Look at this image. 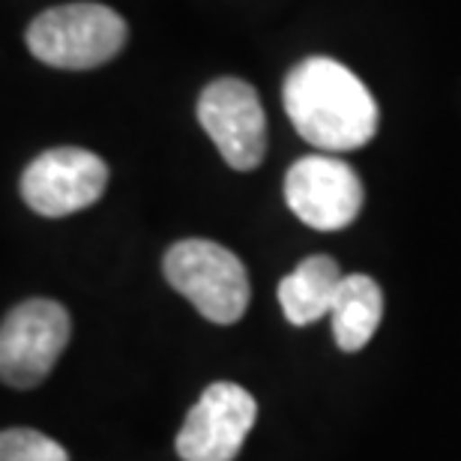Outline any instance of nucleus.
<instances>
[{"label": "nucleus", "mask_w": 461, "mask_h": 461, "mask_svg": "<svg viewBox=\"0 0 461 461\" xmlns=\"http://www.w3.org/2000/svg\"><path fill=\"white\" fill-rule=\"evenodd\" d=\"M282 99L294 129L321 150H357L377 132L372 90L333 58H309L294 67Z\"/></svg>", "instance_id": "nucleus-1"}, {"label": "nucleus", "mask_w": 461, "mask_h": 461, "mask_svg": "<svg viewBox=\"0 0 461 461\" xmlns=\"http://www.w3.org/2000/svg\"><path fill=\"white\" fill-rule=\"evenodd\" d=\"M126 22L103 4L45 9L27 27V49L54 69L103 67L126 45Z\"/></svg>", "instance_id": "nucleus-2"}, {"label": "nucleus", "mask_w": 461, "mask_h": 461, "mask_svg": "<svg viewBox=\"0 0 461 461\" xmlns=\"http://www.w3.org/2000/svg\"><path fill=\"white\" fill-rule=\"evenodd\" d=\"M165 279L213 324H237L252 297L243 261L213 240H180L165 252Z\"/></svg>", "instance_id": "nucleus-3"}, {"label": "nucleus", "mask_w": 461, "mask_h": 461, "mask_svg": "<svg viewBox=\"0 0 461 461\" xmlns=\"http://www.w3.org/2000/svg\"><path fill=\"white\" fill-rule=\"evenodd\" d=\"M72 324L60 303L27 300L4 318L0 327V377L6 386L31 390L51 375L69 342Z\"/></svg>", "instance_id": "nucleus-4"}, {"label": "nucleus", "mask_w": 461, "mask_h": 461, "mask_svg": "<svg viewBox=\"0 0 461 461\" xmlns=\"http://www.w3.org/2000/svg\"><path fill=\"white\" fill-rule=\"evenodd\" d=\"M108 165L81 147H54L27 165L22 174V198L40 216L60 219L78 213L103 198Z\"/></svg>", "instance_id": "nucleus-5"}, {"label": "nucleus", "mask_w": 461, "mask_h": 461, "mask_svg": "<svg viewBox=\"0 0 461 461\" xmlns=\"http://www.w3.org/2000/svg\"><path fill=\"white\" fill-rule=\"evenodd\" d=\"M198 123L234 171H252L264 162L267 117L252 85L219 78L204 87L198 99Z\"/></svg>", "instance_id": "nucleus-6"}, {"label": "nucleus", "mask_w": 461, "mask_h": 461, "mask_svg": "<svg viewBox=\"0 0 461 461\" xmlns=\"http://www.w3.org/2000/svg\"><path fill=\"white\" fill-rule=\"evenodd\" d=\"M258 420L252 393L240 384H210L177 435L183 461H234Z\"/></svg>", "instance_id": "nucleus-7"}, {"label": "nucleus", "mask_w": 461, "mask_h": 461, "mask_svg": "<svg viewBox=\"0 0 461 461\" xmlns=\"http://www.w3.org/2000/svg\"><path fill=\"white\" fill-rule=\"evenodd\" d=\"M363 183L350 165L333 156H306L285 177L291 213L318 230H342L363 210Z\"/></svg>", "instance_id": "nucleus-8"}, {"label": "nucleus", "mask_w": 461, "mask_h": 461, "mask_svg": "<svg viewBox=\"0 0 461 461\" xmlns=\"http://www.w3.org/2000/svg\"><path fill=\"white\" fill-rule=\"evenodd\" d=\"M342 270L330 255H312L297 264V270L279 282V303L291 324L306 327L333 312Z\"/></svg>", "instance_id": "nucleus-9"}, {"label": "nucleus", "mask_w": 461, "mask_h": 461, "mask_svg": "<svg viewBox=\"0 0 461 461\" xmlns=\"http://www.w3.org/2000/svg\"><path fill=\"white\" fill-rule=\"evenodd\" d=\"M333 336L342 350L354 354V350H363L372 336L381 327L384 318V294L377 288V282L372 276L363 273H350L339 285L336 303H333Z\"/></svg>", "instance_id": "nucleus-10"}, {"label": "nucleus", "mask_w": 461, "mask_h": 461, "mask_svg": "<svg viewBox=\"0 0 461 461\" xmlns=\"http://www.w3.org/2000/svg\"><path fill=\"white\" fill-rule=\"evenodd\" d=\"M0 461H69V456L42 431L9 429L0 435Z\"/></svg>", "instance_id": "nucleus-11"}]
</instances>
